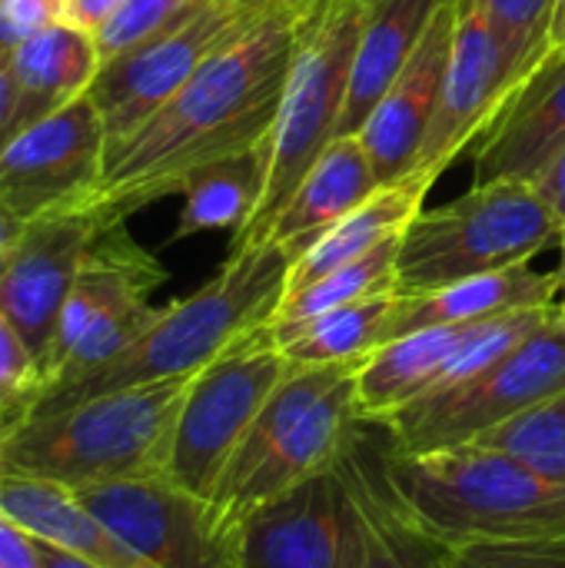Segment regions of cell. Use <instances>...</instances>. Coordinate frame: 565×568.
I'll use <instances>...</instances> for the list:
<instances>
[{
  "instance_id": "obj_46",
  "label": "cell",
  "mask_w": 565,
  "mask_h": 568,
  "mask_svg": "<svg viewBox=\"0 0 565 568\" xmlns=\"http://www.w3.org/2000/svg\"><path fill=\"white\" fill-rule=\"evenodd\" d=\"M559 323L565 326V306H559Z\"/></svg>"
},
{
  "instance_id": "obj_30",
  "label": "cell",
  "mask_w": 565,
  "mask_h": 568,
  "mask_svg": "<svg viewBox=\"0 0 565 568\" xmlns=\"http://www.w3.org/2000/svg\"><path fill=\"white\" fill-rule=\"evenodd\" d=\"M483 443L516 456L533 473L565 489V389H556L553 396L523 409L519 416L483 436Z\"/></svg>"
},
{
  "instance_id": "obj_17",
  "label": "cell",
  "mask_w": 565,
  "mask_h": 568,
  "mask_svg": "<svg viewBox=\"0 0 565 568\" xmlns=\"http://www.w3.org/2000/svg\"><path fill=\"white\" fill-rule=\"evenodd\" d=\"M350 496L336 473H320L256 509L236 532V568H343Z\"/></svg>"
},
{
  "instance_id": "obj_27",
  "label": "cell",
  "mask_w": 565,
  "mask_h": 568,
  "mask_svg": "<svg viewBox=\"0 0 565 568\" xmlns=\"http://www.w3.org/2000/svg\"><path fill=\"white\" fill-rule=\"evenodd\" d=\"M270 153L273 143L270 136H263L243 153L193 170L180 183L183 210L173 240H186L203 230H243L263 200L270 180Z\"/></svg>"
},
{
  "instance_id": "obj_42",
  "label": "cell",
  "mask_w": 565,
  "mask_h": 568,
  "mask_svg": "<svg viewBox=\"0 0 565 568\" xmlns=\"http://www.w3.org/2000/svg\"><path fill=\"white\" fill-rule=\"evenodd\" d=\"M23 226H27V223H23V220H17V216L0 203V260H3V256L10 253V246L20 240Z\"/></svg>"
},
{
  "instance_id": "obj_2",
  "label": "cell",
  "mask_w": 565,
  "mask_h": 568,
  "mask_svg": "<svg viewBox=\"0 0 565 568\" xmlns=\"http://www.w3.org/2000/svg\"><path fill=\"white\" fill-rule=\"evenodd\" d=\"M386 483L443 549L565 539V489L483 439L430 453H396L390 439Z\"/></svg>"
},
{
  "instance_id": "obj_39",
  "label": "cell",
  "mask_w": 565,
  "mask_h": 568,
  "mask_svg": "<svg viewBox=\"0 0 565 568\" xmlns=\"http://www.w3.org/2000/svg\"><path fill=\"white\" fill-rule=\"evenodd\" d=\"M30 419V409L20 403H0V476L7 473V446L17 436V429Z\"/></svg>"
},
{
  "instance_id": "obj_26",
  "label": "cell",
  "mask_w": 565,
  "mask_h": 568,
  "mask_svg": "<svg viewBox=\"0 0 565 568\" xmlns=\"http://www.w3.org/2000/svg\"><path fill=\"white\" fill-rule=\"evenodd\" d=\"M363 7H366V20L356 43L350 93L336 136H353L363 130V123L370 120L390 83L413 57L440 0H373Z\"/></svg>"
},
{
  "instance_id": "obj_43",
  "label": "cell",
  "mask_w": 565,
  "mask_h": 568,
  "mask_svg": "<svg viewBox=\"0 0 565 568\" xmlns=\"http://www.w3.org/2000/svg\"><path fill=\"white\" fill-rule=\"evenodd\" d=\"M553 47H565V0L556 3V17H553Z\"/></svg>"
},
{
  "instance_id": "obj_33",
  "label": "cell",
  "mask_w": 565,
  "mask_h": 568,
  "mask_svg": "<svg viewBox=\"0 0 565 568\" xmlns=\"http://www.w3.org/2000/svg\"><path fill=\"white\" fill-rule=\"evenodd\" d=\"M446 568H565V539L559 542H500L446 549Z\"/></svg>"
},
{
  "instance_id": "obj_12",
  "label": "cell",
  "mask_w": 565,
  "mask_h": 568,
  "mask_svg": "<svg viewBox=\"0 0 565 568\" xmlns=\"http://www.w3.org/2000/svg\"><path fill=\"white\" fill-rule=\"evenodd\" d=\"M103 160L107 130L83 93L0 150V203L23 223L60 210L97 206Z\"/></svg>"
},
{
  "instance_id": "obj_13",
  "label": "cell",
  "mask_w": 565,
  "mask_h": 568,
  "mask_svg": "<svg viewBox=\"0 0 565 568\" xmlns=\"http://www.w3.org/2000/svg\"><path fill=\"white\" fill-rule=\"evenodd\" d=\"M73 496L157 568H236V539L220 532L210 503L167 473L107 483Z\"/></svg>"
},
{
  "instance_id": "obj_31",
  "label": "cell",
  "mask_w": 565,
  "mask_h": 568,
  "mask_svg": "<svg viewBox=\"0 0 565 568\" xmlns=\"http://www.w3.org/2000/svg\"><path fill=\"white\" fill-rule=\"evenodd\" d=\"M559 0H483L513 83H523L553 50V17Z\"/></svg>"
},
{
  "instance_id": "obj_41",
  "label": "cell",
  "mask_w": 565,
  "mask_h": 568,
  "mask_svg": "<svg viewBox=\"0 0 565 568\" xmlns=\"http://www.w3.org/2000/svg\"><path fill=\"white\" fill-rule=\"evenodd\" d=\"M37 552H40V566L43 568H97L93 562H87L83 556H77L70 549H60L53 542H43V539H37Z\"/></svg>"
},
{
  "instance_id": "obj_29",
  "label": "cell",
  "mask_w": 565,
  "mask_h": 568,
  "mask_svg": "<svg viewBox=\"0 0 565 568\" xmlns=\"http://www.w3.org/2000/svg\"><path fill=\"white\" fill-rule=\"evenodd\" d=\"M403 240V236H400ZM400 240L383 243L380 250L366 253L363 260H353L326 276H320L316 283L286 293L280 310L273 313L270 326H293V323H306L316 320L330 310L370 300L376 293H390L396 290V253H400Z\"/></svg>"
},
{
  "instance_id": "obj_16",
  "label": "cell",
  "mask_w": 565,
  "mask_h": 568,
  "mask_svg": "<svg viewBox=\"0 0 565 568\" xmlns=\"http://www.w3.org/2000/svg\"><path fill=\"white\" fill-rule=\"evenodd\" d=\"M456 37L440 106L416 160V170H430L436 176L463 150H470V143L516 87L483 0H456Z\"/></svg>"
},
{
  "instance_id": "obj_34",
  "label": "cell",
  "mask_w": 565,
  "mask_h": 568,
  "mask_svg": "<svg viewBox=\"0 0 565 568\" xmlns=\"http://www.w3.org/2000/svg\"><path fill=\"white\" fill-rule=\"evenodd\" d=\"M40 399V366L13 323L0 313V403H20L33 413Z\"/></svg>"
},
{
  "instance_id": "obj_38",
  "label": "cell",
  "mask_w": 565,
  "mask_h": 568,
  "mask_svg": "<svg viewBox=\"0 0 565 568\" xmlns=\"http://www.w3.org/2000/svg\"><path fill=\"white\" fill-rule=\"evenodd\" d=\"M533 186L546 200V206L556 213V220L565 226V150L533 180Z\"/></svg>"
},
{
  "instance_id": "obj_11",
  "label": "cell",
  "mask_w": 565,
  "mask_h": 568,
  "mask_svg": "<svg viewBox=\"0 0 565 568\" xmlns=\"http://www.w3.org/2000/svg\"><path fill=\"white\" fill-rule=\"evenodd\" d=\"M556 306L519 310L463 326H430L383 343L356 373L360 416L383 423L396 409L476 376L549 323Z\"/></svg>"
},
{
  "instance_id": "obj_3",
  "label": "cell",
  "mask_w": 565,
  "mask_h": 568,
  "mask_svg": "<svg viewBox=\"0 0 565 568\" xmlns=\"http://www.w3.org/2000/svg\"><path fill=\"white\" fill-rule=\"evenodd\" d=\"M290 266L293 256L280 243L230 250L226 263L213 280H206L196 293L170 306H160L147 333L133 346H127L117 359H110L107 366L70 386L43 393L30 419L67 409L100 393L196 376L236 339L273 320V313L286 296Z\"/></svg>"
},
{
  "instance_id": "obj_8",
  "label": "cell",
  "mask_w": 565,
  "mask_h": 568,
  "mask_svg": "<svg viewBox=\"0 0 565 568\" xmlns=\"http://www.w3.org/2000/svg\"><path fill=\"white\" fill-rule=\"evenodd\" d=\"M565 389V326L549 323L476 376L423 396L383 419L396 453H430L490 436L523 409Z\"/></svg>"
},
{
  "instance_id": "obj_9",
  "label": "cell",
  "mask_w": 565,
  "mask_h": 568,
  "mask_svg": "<svg viewBox=\"0 0 565 568\" xmlns=\"http://www.w3.org/2000/svg\"><path fill=\"white\" fill-rule=\"evenodd\" d=\"M266 326L236 339L186 386L167 476L200 499L213 496L226 463L290 366Z\"/></svg>"
},
{
  "instance_id": "obj_4",
  "label": "cell",
  "mask_w": 565,
  "mask_h": 568,
  "mask_svg": "<svg viewBox=\"0 0 565 568\" xmlns=\"http://www.w3.org/2000/svg\"><path fill=\"white\" fill-rule=\"evenodd\" d=\"M356 373L360 363L286 366L206 499L223 536L236 539L256 509L336 466L353 426L363 419Z\"/></svg>"
},
{
  "instance_id": "obj_28",
  "label": "cell",
  "mask_w": 565,
  "mask_h": 568,
  "mask_svg": "<svg viewBox=\"0 0 565 568\" xmlns=\"http://www.w3.org/2000/svg\"><path fill=\"white\" fill-rule=\"evenodd\" d=\"M400 293H376L370 300L330 310L316 320L293 326H266L273 343L290 363L330 366V363H363L390 339V323Z\"/></svg>"
},
{
  "instance_id": "obj_6",
  "label": "cell",
  "mask_w": 565,
  "mask_h": 568,
  "mask_svg": "<svg viewBox=\"0 0 565 568\" xmlns=\"http://www.w3.org/2000/svg\"><path fill=\"white\" fill-rule=\"evenodd\" d=\"M565 226L533 183L470 186L453 203L420 210L396 253V293L413 296L470 276L526 266L563 243Z\"/></svg>"
},
{
  "instance_id": "obj_15",
  "label": "cell",
  "mask_w": 565,
  "mask_h": 568,
  "mask_svg": "<svg viewBox=\"0 0 565 568\" xmlns=\"http://www.w3.org/2000/svg\"><path fill=\"white\" fill-rule=\"evenodd\" d=\"M390 433L360 419L336 459L350 496V539L343 568H446V549L420 532L396 506L386 483Z\"/></svg>"
},
{
  "instance_id": "obj_35",
  "label": "cell",
  "mask_w": 565,
  "mask_h": 568,
  "mask_svg": "<svg viewBox=\"0 0 565 568\" xmlns=\"http://www.w3.org/2000/svg\"><path fill=\"white\" fill-rule=\"evenodd\" d=\"M63 20V0H0V63Z\"/></svg>"
},
{
  "instance_id": "obj_47",
  "label": "cell",
  "mask_w": 565,
  "mask_h": 568,
  "mask_svg": "<svg viewBox=\"0 0 565 568\" xmlns=\"http://www.w3.org/2000/svg\"><path fill=\"white\" fill-rule=\"evenodd\" d=\"M363 3H373V0H363Z\"/></svg>"
},
{
  "instance_id": "obj_5",
  "label": "cell",
  "mask_w": 565,
  "mask_h": 568,
  "mask_svg": "<svg viewBox=\"0 0 565 568\" xmlns=\"http://www.w3.org/2000/svg\"><path fill=\"white\" fill-rule=\"evenodd\" d=\"M190 379L140 383L27 419L7 446V473L37 476L70 493L163 476Z\"/></svg>"
},
{
  "instance_id": "obj_32",
  "label": "cell",
  "mask_w": 565,
  "mask_h": 568,
  "mask_svg": "<svg viewBox=\"0 0 565 568\" xmlns=\"http://www.w3.org/2000/svg\"><path fill=\"white\" fill-rule=\"evenodd\" d=\"M193 3L196 0H120L113 17L93 33L100 60H113V57L140 47L163 27L180 20Z\"/></svg>"
},
{
  "instance_id": "obj_37",
  "label": "cell",
  "mask_w": 565,
  "mask_h": 568,
  "mask_svg": "<svg viewBox=\"0 0 565 568\" xmlns=\"http://www.w3.org/2000/svg\"><path fill=\"white\" fill-rule=\"evenodd\" d=\"M117 7L120 0H63V20L87 33H97Z\"/></svg>"
},
{
  "instance_id": "obj_18",
  "label": "cell",
  "mask_w": 565,
  "mask_h": 568,
  "mask_svg": "<svg viewBox=\"0 0 565 568\" xmlns=\"http://www.w3.org/2000/svg\"><path fill=\"white\" fill-rule=\"evenodd\" d=\"M167 283V270L153 253H147L123 223H107L90 243L73 290L60 310L50 349L40 359V393L60 376L73 346L93 329L140 310L150 293Z\"/></svg>"
},
{
  "instance_id": "obj_25",
  "label": "cell",
  "mask_w": 565,
  "mask_h": 568,
  "mask_svg": "<svg viewBox=\"0 0 565 568\" xmlns=\"http://www.w3.org/2000/svg\"><path fill=\"white\" fill-rule=\"evenodd\" d=\"M436 180L440 176L430 170H413V173L400 176L396 183L380 186L366 203H360L353 213H346L340 223H333L303 256L293 260L286 293H296V290L316 283L320 276H326L353 260H363L366 253L380 250L383 243L400 240L406 233V226L416 220V213L423 210Z\"/></svg>"
},
{
  "instance_id": "obj_20",
  "label": "cell",
  "mask_w": 565,
  "mask_h": 568,
  "mask_svg": "<svg viewBox=\"0 0 565 568\" xmlns=\"http://www.w3.org/2000/svg\"><path fill=\"white\" fill-rule=\"evenodd\" d=\"M473 186L519 180L533 183L565 150V47H553L539 67L509 90L493 120L470 143Z\"/></svg>"
},
{
  "instance_id": "obj_22",
  "label": "cell",
  "mask_w": 565,
  "mask_h": 568,
  "mask_svg": "<svg viewBox=\"0 0 565 568\" xmlns=\"http://www.w3.org/2000/svg\"><path fill=\"white\" fill-rule=\"evenodd\" d=\"M380 190L370 153L353 136H336L323 156L313 163V170L303 176L276 223L270 226L266 243H280L293 260L303 256L333 223H340L346 213H353L360 203H366Z\"/></svg>"
},
{
  "instance_id": "obj_40",
  "label": "cell",
  "mask_w": 565,
  "mask_h": 568,
  "mask_svg": "<svg viewBox=\"0 0 565 568\" xmlns=\"http://www.w3.org/2000/svg\"><path fill=\"white\" fill-rule=\"evenodd\" d=\"M10 126H13V77H10V63H0V150L13 136Z\"/></svg>"
},
{
  "instance_id": "obj_36",
  "label": "cell",
  "mask_w": 565,
  "mask_h": 568,
  "mask_svg": "<svg viewBox=\"0 0 565 568\" xmlns=\"http://www.w3.org/2000/svg\"><path fill=\"white\" fill-rule=\"evenodd\" d=\"M0 568H43L37 539L0 513Z\"/></svg>"
},
{
  "instance_id": "obj_23",
  "label": "cell",
  "mask_w": 565,
  "mask_h": 568,
  "mask_svg": "<svg viewBox=\"0 0 565 568\" xmlns=\"http://www.w3.org/2000/svg\"><path fill=\"white\" fill-rule=\"evenodd\" d=\"M0 513L10 516L33 539L53 542L83 556L97 568H157L133 552L120 536H113L83 503L47 479L3 473L0 476Z\"/></svg>"
},
{
  "instance_id": "obj_45",
  "label": "cell",
  "mask_w": 565,
  "mask_h": 568,
  "mask_svg": "<svg viewBox=\"0 0 565 568\" xmlns=\"http://www.w3.org/2000/svg\"><path fill=\"white\" fill-rule=\"evenodd\" d=\"M240 3H246V7H253V10H266V7H273V3H280V0H240Z\"/></svg>"
},
{
  "instance_id": "obj_7",
  "label": "cell",
  "mask_w": 565,
  "mask_h": 568,
  "mask_svg": "<svg viewBox=\"0 0 565 568\" xmlns=\"http://www.w3.org/2000/svg\"><path fill=\"white\" fill-rule=\"evenodd\" d=\"M363 20V0H316V7L310 10L270 133V180L256 213L246 220L243 230L233 233L230 250L266 243L270 226L276 223L303 176L336 140Z\"/></svg>"
},
{
  "instance_id": "obj_21",
  "label": "cell",
  "mask_w": 565,
  "mask_h": 568,
  "mask_svg": "<svg viewBox=\"0 0 565 568\" xmlns=\"http://www.w3.org/2000/svg\"><path fill=\"white\" fill-rule=\"evenodd\" d=\"M559 303V276L539 273L526 266L470 276L440 290L400 296L390 323V339L430 329V326H463V323H483L519 310H539ZM386 339V343H390Z\"/></svg>"
},
{
  "instance_id": "obj_14",
  "label": "cell",
  "mask_w": 565,
  "mask_h": 568,
  "mask_svg": "<svg viewBox=\"0 0 565 568\" xmlns=\"http://www.w3.org/2000/svg\"><path fill=\"white\" fill-rule=\"evenodd\" d=\"M110 220L97 206H77L30 220L0 260V313L23 336L37 366L50 349L60 310L83 256Z\"/></svg>"
},
{
  "instance_id": "obj_10",
  "label": "cell",
  "mask_w": 565,
  "mask_h": 568,
  "mask_svg": "<svg viewBox=\"0 0 565 568\" xmlns=\"http://www.w3.org/2000/svg\"><path fill=\"white\" fill-rule=\"evenodd\" d=\"M260 13L263 10H253L240 0H196L180 20L140 47L103 60L87 97L103 120L107 150L133 136L213 53L246 33Z\"/></svg>"
},
{
  "instance_id": "obj_1",
  "label": "cell",
  "mask_w": 565,
  "mask_h": 568,
  "mask_svg": "<svg viewBox=\"0 0 565 568\" xmlns=\"http://www.w3.org/2000/svg\"><path fill=\"white\" fill-rule=\"evenodd\" d=\"M316 0H280L230 47L213 53L186 87L133 136L107 150L97 210L110 223L180 193V183L273 133L300 30Z\"/></svg>"
},
{
  "instance_id": "obj_19",
  "label": "cell",
  "mask_w": 565,
  "mask_h": 568,
  "mask_svg": "<svg viewBox=\"0 0 565 568\" xmlns=\"http://www.w3.org/2000/svg\"><path fill=\"white\" fill-rule=\"evenodd\" d=\"M456 0H440L413 57L406 60V67L390 83V90L360 130L380 186L396 183L400 176L416 170L426 130L440 106L456 37Z\"/></svg>"
},
{
  "instance_id": "obj_24",
  "label": "cell",
  "mask_w": 565,
  "mask_h": 568,
  "mask_svg": "<svg viewBox=\"0 0 565 568\" xmlns=\"http://www.w3.org/2000/svg\"><path fill=\"white\" fill-rule=\"evenodd\" d=\"M97 37L60 20L37 33L10 57L13 77V126L10 133H23L27 126L47 120L67 103L80 100L97 70H100ZM10 136V140H13Z\"/></svg>"
},
{
  "instance_id": "obj_44",
  "label": "cell",
  "mask_w": 565,
  "mask_h": 568,
  "mask_svg": "<svg viewBox=\"0 0 565 568\" xmlns=\"http://www.w3.org/2000/svg\"><path fill=\"white\" fill-rule=\"evenodd\" d=\"M559 250H563V260H559V266H556V276H559V306H565V233Z\"/></svg>"
}]
</instances>
